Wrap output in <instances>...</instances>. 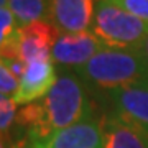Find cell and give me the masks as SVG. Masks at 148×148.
<instances>
[{"instance_id": "6da1fadb", "label": "cell", "mask_w": 148, "mask_h": 148, "mask_svg": "<svg viewBox=\"0 0 148 148\" xmlns=\"http://www.w3.org/2000/svg\"><path fill=\"white\" fill-rule=\"evenodd\" d=\"M90 89L74 71L59 68L58 79L45 97L21 106L16 112V133L46 142L54 132L94 117Z\"/></svg>"}, {"instance_id": "7a4b0ae2", "label": "cell", "mask_w": 148, "mask_h": 148, "mask_svg": "<svg viewBox=\"0 0 148 148\" xmlns=\"http://www.w3.org/2000/svg\"><path fill=\"white\" fill-rule=\"evenodd\" d=\"M74 73L94 95H102L122 86L148 82V64L143 54L135 49L102 48Z\"/></svg>"}, {"instance_id": "3957f363", "label": "cell", "mask_w": 148, "mask_h": 148, "mask_svg": "<svg viewBox=\"0 0 148 148\" xmlns=\"http://www.w3.org/2000/svg\"><path fill=\"white\" fill-rule=\"evenodd\" d=\"M90 32L106 48L140 51L148 35V23L109 0H95Z\"/></svg>"}, {"instance_id": "277c9868", "label": "cell", "mask_w": 148, "mask_h": 148, "mask_svg": "<svg viewBox=\"0 0 148 148\" xmlns=\"http://www.w3.org/2000/svg\"><path fill=\"white\" fill-rule=\"evenodd\" d=\"M102 97L109 102L110 112L148 135V82L122 86L102 94Z\"/></svg>"}, {"instance_id": "5b68a950", "label": "cell", "mask_w": 148, "mask_h": 148, "mask_svg": "<svg viewBox=\"0 0 148 148\" xmlns=\"http://www.w3.org/2000/svg\"><path fill=\"white\" fill-rule=\"evenodd\" d=\"M106 48L92 32L81 33H59L53 45L51 58L59 68L73 69L84 66L95 53Z\"/></svg>"}, {"instance_id": "8992f818", "label": "cell", "mask_w": 148, "mask_h": 148, "mask_svg": "<svg viewBox=\"0 0 148 148\" xmlns=\"http://www.w3.org/2000/svg\"><path fill=\"white\" fill-rule=\"evenodd\" d=\"M95 0H48L46 20L61 33L87 32L92 25Z\"/></svg>"}, {"instance_id": "52a82bcc", "label": "cell", "mask_w": 148, "mask_h": 148, "mask_svg": "<svg viewBox=\"0 0 148 148\" xmlns=\"http://www.w3.org/2000/svg\"><path fill=\"white\" fill-rule=\"evenodd\" d=\"M58 69L53 59H40L25 64V73L18 81V89L12 97L16 106H27L49 92L58 79Z\"/></svg>"}, {"instance_id": "ba28073f", "label": "cell", "mask_w": 148, "mask_h": 148, "mask_svg": "<svg viewBox=\"0 0 148 148\" xmlns=\"http://www.w3.org/2000/svg\"><path fill=\"white\" fill-rule=\"evenodd\" d=\"M59 33L48 20H36L20 27V61L28 64L40 59H53L51 51Z\"/></svg>"}, {"instance_id": "9c48e42d", "label": "cell", "mask_w": 148, "mask_h": 148, "mask_svg": "<svg viewBox=\"0 0 148 148\" xmlns=\"http://www.w3.org/2000/svg\"><path fill=\"white\" fill-rule=\"evenodd\" d=\"M45 148H102V119L94 115L54 132L45 142Z\"/></svg>"}, {"instance_id": "30bf717a", "label": "cell", "mask_w": 148, "mask_h": 148, "mask_svg": "<svg viewBox=\"0 0 148 148\" xmlns=\"http://www.w3.org/2000/svg\"><path fill=\"white\" fill-rule=\"evenodd\" d=\"M102 119V148H148V135L114 112Z\"/></svg>"}, {"instance_id": "8fae6325", "label": "cell", "mask_w": 148, "mask_h": 148, "mask_svg": "<svg viewBox=\"0 0 148 148\" xmlns=\"http://www.w3.org/2000/svg\"><path fill=\"white\" fill-rule=\"evenodd\" d=\"M0 58L20 59V27L8 7L0 8Z\"/></svg>"}, {"instance_id": "7c38bea8", "label": "cell", "mask_w": 148, "mask_h": 148, "mask_svg": "<svg viewBox=\"0 0 148 148\" xmlns=\"http://www.w3.org/2000/svg\"><path fill=\"white\" fill-rule=\"evenodd\" d=\"M8 8L15 15L18 27H25L46 15L48 0H8Z\"/></svg>"}, {"instance_id": "4fadbf2b", "label": "cell", "mask_w": 148, "mask_h": 148, "mask_svg": "<svg viewBox=\"0 0 148 148\" xmlns=\"http://www.w3.org/2000/svg\"><path fill=\"white\" fill-rule=\"evenodd\" d=\"M16 104L12 95L0 94V133L10 137L16 122Z\"/></svg>"}, {"instance_id": "5bb4252c", "label": "cell", "mask_w": 148, "mask_h": 148, "mask_svg": "<svg viewBox=\"0 0 148 148\" xmlns=\"http://www.w3.org/2000/svg\"><path fill=\"white\" fill-rule=\"evenodd\" d=\"M18 89V77L12 73L8 61L0 58V94L13 95Z\"/></svg>"}, {"instance_id": "9a60e30c", "label": "cell", "mask_w": 148, "mask_h": 148, "mask_svg": "<svg viewBox=\"0 0 148 148\" xmlns=\"http://www.w3.org/2000/svg\"><path fill=\"white\" fill-rule=\"evenodd\" d=\"M109 2L148 23V0H109Z\"/></svg>"}, {"instance_id": "2e32d148", "label": "cell", "mask_w": 148, "mask_h": 148, "mask_svg": "<svg viewBox=\"0 0 148 148\" xmlns=\"http://www.w3.org/2000/svg\"><path fill=\"white\" fill-rule=\"evenodd\" d=\"M8 140H10V148H45V142L23 133H16L15 138H8Z\"/></svg>"}, {"instance_id": "e0dca14e", "label": "cell", "mask_w": 148, "mask_h": 148, "mask_svg": "<svg viewBox=\"0 0 148 148\" xmlns=\"http://www.w3.org/2000/svg\"><path fill=\"white\" fill-rule=\"evenodd\" d=\"M140 53L143 54V58H145V61H147V64H148V35H147V38H145V41H143L142 48H140Z\"/></svg>"}, {"instance_id": "ac0fdd59", "label": "cell", "mask_w": 148, "mask_h": 148, "mask_svg": "<svg viewBox=\"0 0 148 148\" xmlns=\"http://www.w3.org/2000/svg\"><path fill=\"white\" fill-rule=\"evenodd\" d=\"M0 148H10V140H8V137L2 135V133H0Z\"/></svg>"}, {"instance_id": "d6986e66", "label": "cell", "mask_w": 148, "mask_h": 148, "mask_svg": "<svg viewBox=\"0 0 148 148\" xmlns=\"http://www.w3.org/2000/svg\"><path fill=\"white\" fill-rule=\"evenodd\" d=\"M7 5H8V0H0V8H3Z\"/></svg>"}]
</instances>
